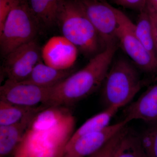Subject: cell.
<instances>
[{
  "mask_svg": "<svg viewBox=\"0 0 157 157\" xmlns=\"http://www.w3.org/2000/svg\"><path fill=\"white\" fill-rule=\"evenodd\" d=\"M76 125L70 107L45 108L33 118L12 157H61Z\"/></svg>",
  "mask_w": 157,
  "mask_h": 157,
  "instance_id": "cell-1",
  "label": "cell"
},
{
  "mask_svg": "<svg viewBox=\"0 0 157 157\" xmlns=\"http://www.w3.org/2000/svg\"><path fill=\"white\" fill-rule=\"evenodd\" d=\"M117 50V43L107 45L84 67L52 87L47 106L70 107L95 92L102 86Z\"/></svg>",
  "mask_w": 157,
  "mask_h": 157,
  "instance_id": "cell-2",
  "label": "cell"
},
{
  "mask_svg": "<svg viewBox=\"0 0 157 157\" xmlns=\"http://www.w3.org/2000/svg\"><path fill=\"white\" fill-rule=\"evenodd\" d=\"M63 36L86 57L104 49L98 33L77 0H62L56 19Z\"/></svg>",
  "mask_w": 157,
  "mask_h": 157,
  "instance_id": "cell-3",
  "label": "cell"
},
{
  "mask_svg": "<svg viewBox=\"0 0 157 157\" xmlns=\"http://www.w3.org/2000/svg\"><path fill=\"white\" fill-rule=\"evenodd\" d=\"M135 66L123 58L112 63L101 86L106 107L125 106L141 89L143 82Z\"/></svg>",
  "mask_w": 157,
  "mask_h": 157,
  "instance_id": "cell-4",
  "label": "cell"
},
{
  "mask_svg": "<svg viewBox=\"0 0 157 157\" xmlns=\"http://www.w3.org/2000/svg\"><path fill=\"white\" fill-rule=\"evenodd\" d=\"M39 26L27 0H19L0 29V47L3 56L36 39Z\"/></svg>",
  "mask_w": 157,
  "mask_h": 157,
  "instance_id": "cell-5",
  "label": "cell"
},
{
  "mask_svg": "<svg viewBox=\"0 0 157 157\" xmlns=\"http://www.w3.org/2000/svg\"><path fill=\"white\" fill-rule=\"evenodd\" d=\"M118 26L117 39L121 47L137 67L147 73L157 72V59L144 48L136 35L135 24L117 9Z\"/></svg>",
  "mask_w": 157,
  "mask_h": 157,
  "instance_id": "cell-6",
  "label": "cell"
},
{
  "mask_svg": "<svg viewBox=\"0 0 157 157\" xmlns=\"http://www.w3.org/2000/svg\"><path fill=\"white\" fill-rule=\"evenodd\" d=\"M5 57L2 71L7 79L20 82L28 78L42 59V48L36 39L21 45Z\"/></svg>",
  "mask_w": 157,
  "mask_h": 157,
  "instance_id": "cell-7",
  "label": "cell"
},
{
  "mask_svg": "<svg viewBox=\"0 0 157 157\" xmlns=\"http://www.w3.org/2000/svg\"><path fill=\"white\" fill-rule=\"evenodd\" d=\"M77 1L97 31L104 48L107 45L117 43L116 8L104 0Z\"/></svg>",
  "mask_w": 157,
  "mask_h": 157,
  "instance_id": "cell-8",
  "label": "cell"
},
{
  "mask_svg": "<svg viewBox=\"0 0 157 157\" xmlns=\"http://www.w3.org/2000/svg\"><path fill=\"white\" fill-rule=\"evenodd\" d=\"M52 88L7 79L0 87V101L26 107L47 106Z\"/></svg>",
  "mask_w": 157,
  "mask_h": 157,
  "instance_id": "cell-9",
  "label": "cell"
},
{
  "mask_svg": "<svg viewBox=\"0 0 157 157\" xmlns=\"http://www.w3.org/2000/svg\"><path fill=\"white\" fill-rule=\"evenodd\" d=\"M124 119L99 132L83 135L68 142L61 157H88L104 146L108 140L126 126Z\"/></svg>",
  "mask_w": 157,
  "mask_h": 157,
  "instance_id": "cell-10",
  "label": "cell"
},
{
  "mask_svg": "<svg viewBox=\"0 0 157 157\" xmlns=\"http://www.w3.org/2000/svg\"><path fill=\"white\" fill-rule=\"evenodd\" d=\"M78 52L76 46L63 36H55L42 47V61L56 69H70L77 59Z\"/></svg>",
  "mask_w": 157,
  "mask_h": 157,
  "instance_id": "cell-11",
  "label": "cell"
},
{
  "mask_svg": "<svg viewBox=\"0 0 157 157\" xmlns=\"http://www.w3.org/2000/svg\"><path fill=\"white\" fill-rule=\"evenodd\" d=\"M124 119L143 121L151 125L157 124V83L150 86L125 109Z\"/></svg>",
  "mask_w": 157,
  "mask_h": 157,
  "instance_id": "cell-12",
  "label": "cell"
},
{
  "mask_svg": "<svg viewBox=\"0 0 157 157\" xmlns=\"http://www.w3.org/2000/svg\"><path fill=\"white\" fill-rule=\"evenodd\" d=\"M73 73L72 68L60 70L46 65L42 61L35 67L28 78L22 82L41 87H53Z\"/></svg>",
  "mask_w": 157,
  "mask_h": 157,
  "instance_id": "cell-13",
  "label": "cell"
},
{
  "mask_svg": "<svg viewBox=\"0 0 157 157\" xmlns=\"http://www.w3.org/2000/svg\"><path fill=\"white\" fill-rule=\"evenodd\" d=\"M36 114L17 123L0 126V157H12L29 125Z\"/></svg>",
  "mask_w": 157,
  "mask_h": 157,
  "instance_id": "cell-14",
  "label": "cell"
},
{
  "mask_svg": "<svg viewBox=\"0 0 157 157\" xmlns=\"http://www.w3.org/2000/svg\"><path fill=\"white\" fill-rule=\"evenodd\" d=\"M48 107L44 105L26 107L0 101V126L17 123Z\"/></svg>",
  "mask_w": 157,
  "mask_h": 157,
  "instance_id": "cell-15",
  "label": "cell"
},
{
  "mask_svg": "<svg viewBox=\"0 0 157 157\" xmlns=\"http://www.w3.org/2000/svg\"><path fill=\"white\" fill-rule=\"evenodd\" d=\"M32 13L39 25L51 28L56 24L62 0H27Z\"/></svg>",
  "mask_w": 157,
  "mask_h": 157,
  "instance_id": "cell-16",
  "label": "cell"
},
{
  "mask_svg": "<svg viewBox=\"0 0 157 157\" xmlns=\"http://www.w3.org/2000/svg\"><path fill=\"white\" fill-rule=\"evenodd\" d=\"M119 109L114 107H106L102 112L92 117L75 130L69 142L83 135L101 131L108 126L111 119Z\"/></svg>",
  "mask_w": 157,
  "mask_h": 157,
  "instance_id": "cell-17",
  "label": "cell"
},
{
  "mask_svg": "<svg viewBox=\"0 0 157 157\" xmlns=\"http://www.w3.org/2000/svg\"><path fill=\"white\" fill-rule=\"evenodd\" d=\"M136 35L146 50L157 59L151 15L146 7L139 12L135 24Z\"/></svg>",
  "mask_w": 157,
  "mask_h": 157,
  "instance_id": "cell-18",
  "label": "cell"
},
{
  "mask_svg": "<svg viewBox=\"0 0 157 157\" xmlns=\"http://www.w3.org/2000/svg\"><path fill=\"white\" fill-rule=\"evenodd\" d=\"M115 157H147L140 135L129 129L121 141Z\"/></svg>",
  "mask_w": 157,
  "mask_h": 157,
  "instance_id": "cell-19",
  "label": "cell"
},
{
  "mask_svg": "<svg viewBox=\"0 0 157 157\" xmlns=\"http://www.w3.org/2000/svg\"><path fill=\"white\" fill-rule=\"evenodd\" d=\"M128 130L126 126L125 127L113 136L100 149L88 157H115L121 141Z\"/></svg>",
  "mask_w": 157,
  "mask_h": 157,
  "instance_id": "cell-20",
  "label": "cell"
},
{
  "mask_svg": "<svg viewBox=\"0 0 157 157\" xmlns=\"http://www.w3.org/2000/svg\"><path fill=\"white\" fill-rule=\"evenodd\" d=\"M140 136L147 157H157V124L151 126Z\"/></svg>",
  "mask_w": 157,
  "mask_h": 157,
  "instance_id": "cell-21",
  "label": "cell"
},
{
  "mask_svg": "<svg viewBox=\"0 0 157 157\" xmlns=\"http://www.w3.org/2000/svg\"><path fill=\"white\" fill-rule=\"evenodd\" d=\"M117 6L140 12L145 8L147 0H111Z\"/></svg>",
  "mask_w": 157,
  "mask_h": 157,
  "instance_id": "cell-22",
  "label": "cell"
},
{
  "mask_svg": "<svg viewBox=\"0 0 157 157\" xmlns=\"http://www.w3.org/2000/svg\"><path fill=\"white\" fill-rule=\"evenodd\" d=\"M19 0H0V29L2 28L6 18Z\"/></svg>",
  "mask_w": 157,
  "mask_h": 157,
  "instance_id": "cell-23",
  "label": "cell"
},
{
  "mask_svg": "<svg viewBox=\"0 0 157 157\" xmlns=\"http://www.w3.org/2000/svg\"><path fill=\"white\" fill-rule=\"evenodd\" d=\"M145 7L157 17V0H147Z\"/></svg>",
  "mask_w": 157,
  "mask_h": 157,
  "instance_id": "cell-24",
  "label": "cell"
},
{
  "mask_svg": "<svg viewBox=\"0 0 157 157\" xmlns=\"http://www.w3.org/2000/svg\"><path fill=\"white\" fill-rule=\"evenodd\" d=\"M149 12L151 15L153 29L154 35L155 45L157 55V18L154 15H153V14H152L150 11Z\"/></svg>",
  "mask_w": 157,
  "mask_h": 157,
  "instance_id": "cell-25",
  "label": "cell"
},
{
  "mask_svg": "<svg viewBox=\"0 0 157 157\" xmlns=\"http://www.w3.org/2000/svg\"><path fill=\"white\" fill-rule=\"evenodd\" d=\"M155 17H156V16H155ZM156 18H157V17H156Z\"/></svg>",
  "mask_w": 157,
  "mask_h": 157,
  "instance_id": "cell-26",
  "label": "cell"
}]
</instances>
